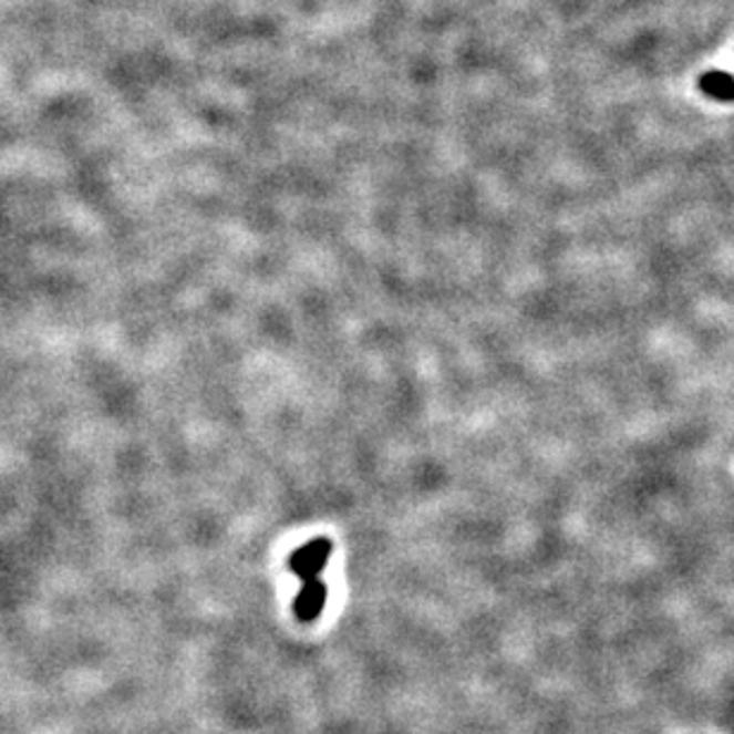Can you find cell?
Masks as SVG:
<instances>
[{
	"label": "cell",
	"mask_w": 734,
	"mask_h": 734,
	"mask_svg": "<svg viewBox=\"0 0 734 734\" xmlns=\"http://www.w3.org/2000/svg\"><path fill=\"white\" fill-rule=\"evenodd\" d=\"M332 556V541L327 537H318L303 544L299 551H293L289 558V568L301 577V582L320 580V572L330 564Z\"/></svg>",
	"instance_id": "6da1fadb"
},
{
	"label": "cell",
	"mask_w": 734,
	"mask_h": 734,
	"mask_svg": "<svg viewBox=\"0 0 734 734\" xmlns=\"http://www.w3.org/2000/svg\"><path fill=\"white\" fill-rule=\"evenodd\" d=\"M324 603H327V587L320 580H310V582H303V589L299 591V599H296V603H293V611H296V616H299L301 622H310L322 613Z\"/></svg>",
	"instance_id": "7a4b0ae2"
},
{
	"label": "cell",
	"mask_w": 734,
	"mask_h": 734,
	"mask_svg": "<svg viewBox=\"0 0 734 734\" xmlns=\"http://www.w3.org/2000/svg\"><path fill=\"white\" fill-rule=\"evenodd\" d=\"M699 86L706 93V96H711L715 101H734V76L727 72H721V70L706 72L699 80Z\"/></svg>",
	"instance_id": "3957f363"
}]
</instances>
